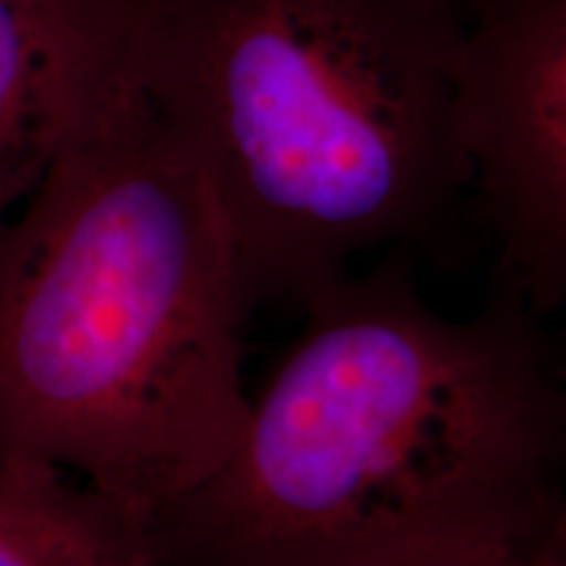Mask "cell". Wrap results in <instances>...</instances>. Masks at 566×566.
<instances>
[{
    "mask_svg": "<svg viewBox=\"0 0 566 566\" xmlns=\"http://www.w3.org/2000/svg\"><path fill=\"white\" fill-rule=\"evenodd\" d=\"M409 566H566V504L470 535Z\"/></svg>",
    "mask_w": 566,
    "mask_h": 566,
    "instance_id": "7",
    "label": "cell"
},
{
    "mask_svg": "<svg viewBox=\"0 0 566 566\" xmlns=\"http://www.w3.org/2000/svg\"><path fill=\"white\" fill-rule=\"evenodd\" d=\"M451 3H454V6H457V9H459V11H462V9H464V6H470V3H472V0H451Z\"/></svg>",
    "mask_w": 566,
    "mask_h": 566,
    "instance_id": "8",
    "label": "cell"
},
{
    "mask_svg": "<svg viewBox=\"0 0 566 566\" xmlns=\"http://www.w3.org/2000/svg\"><path fill=\"white\" fill-rule=\"evenodd\" d=\"M302 307L229 457L153 516L155 566H409L564 504L546 317L499 286L475 315L438 313L407 260Z\"/></svg>",
    "mask_w": 566,
    "mask_h": 566,
    "instance_id": "1",
    "label": "cell"
},
{
    "mask_svg": "<svg viewBox=\"0 0 566 566\" xmlns=\"http://www.w3.org/2000/svg\"><path fill=\"white\" fill-rule=\"evenodd\" d=\"M457 59L467 197L493 286L535 315L566 300V0H472Z\"/></svg>",
    "mask_w": 566,
    "mask_h": 566,
    "instance_id": "4",
    "label": "cell"
},
{
    "mask_svg": "<svg viewBox=\"0 0 566 566\" xmlns=\"http://www.w3.org/2000/svg\"><path fill=\"white\" fill-rule=\"evenodd\" d=\"M0 566H155L150 516L59 470L0 464Z\"/></svg>",
    "mask_w": 566,
    "mask_h": 566,
    "instance_id": "6",
    "label": "cell"
},
{
    "mask_svg": "<svg viewBox=\"0 0 566 566\" xmlns=\"http://www.w3.org/2000/svg\"><path fill=\"white\" fill-rule=\"evenodd\" d=\"M247 310L221 205L129 63L0 229V464L153 522L237 443Z\"/></svg>",
    "mask_w": 566,
    "mask_h": 566,
    "instance_id": "2",
    "label": "cell"
},
{
    "mask_svg": "<svg viewBox=\"0 0 566 566\" xmlns=\"http://www.w3.org/2000/svg\"><path fill=\"white\" fill-rule=\"evenodd\" d=\"M462 32L451 0H134V80L221 205L247 307L454 216Z\"/></svg>",
    "mask_w": 566,
    "mask_h": 566,
    "instance_id": "3",
    "label": "cell"
},
{
    "mask_svg": "<svg viewBox=\"0 0 566 566\" xmlns=\"http://www.w3.org/2000/svg\"><path fill=\"white\" fill-rule=\"evenodd\" d=\"M134 0H0V229L129 63Z\"/></svg>",
    "mask_w": 566,
    "mask_h": 566,
    "instance_id": "5",
    "label": "cell"
}]
</instances>
